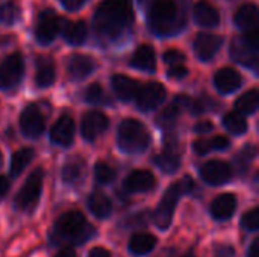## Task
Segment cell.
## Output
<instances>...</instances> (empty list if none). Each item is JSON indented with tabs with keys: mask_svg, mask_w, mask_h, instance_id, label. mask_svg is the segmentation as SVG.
Listing matches in <instances>:
<instances>
[{
	"mask_svg": "<svg viewBox=\"0 0 259 257\" xmlns=\"http://www.w3.org/2000/svg\"><path fill=\"white\" fill-rule=\"evenodd\" d=\"M132 0H103L94 14V32L102 39L118 38L132 23Z\"/></svg>",
	"mask_w": 259,
	"mask_h": 257,
	"instance_id": "cell-1",
	"label": "cell"
},
{
	"mask_svg": "<svg viewBox=\"0 0 259 257\" xmlns=\"http://www.w3.org/2000/svg\"><path fill=\"white\" fill-rule=\"evenodd\" d=\"M93 236L94 227L77 211H70L61 215L52 230V239L56 244L82 245Z\"/></svg>",
	"mask_w": 259,
	"mask_h": 257,
	"instance_id": "cell-2",
	"label": "cell"
},
{
	"mask_svg": "<svg viewBox=\"0 0 259 257\" xmlns=\"http://www.w3.org/2000/svg\"><path fill=\"white\" fill-rule=\"evenodd\" d=\"M179 5L175 0H153L147 9L149 27L158 35L176 33Z\"/></svg>",
	"mask_w": 259,
	"mask_h": 257,
	"instance_id": "cell-3",
	"label": "cell"
},
{
	"mask_svg": "<svg viewBox=\"0 0 259 257\" xmlns=\"http://www.w3.org/2000/svg\"><path fill=\"white\" fill-rule=\"evenodd\" d=\"M117 142L121 151L138 155L149 147L150 135L141 121L129 118L120 123L117 132Z\"/></svg>",
	"mask_w": 259,
	"mask_h": 257,
	"instance_id": "cell-4",
	"label": "cell"
},
{
	"mask_svg": "<svg viewBox=\"0 0 259 257\" xmlns=\"http://www.w3.org/2000/svg\"><path fill=\"white\" fill-rule=\"evenodd\" d=\"M259 32L258 29L249 30L244 35L234 39L231 45V55L235 61L250 68L258 67Z\"/></svg>",
	"mask_w": 259,
	"mask_h": 257,
	"instance_id": "cell-5",
	"label": "cell"
},
{
	"mask_svg": "<svg viewBox=\"0 0 259 257\" xmlns=\"http://www.w3.org/2000/svg\"><path fill=\"white\" fill-rule=\"evenodd\" d=\"M42 180H44V171L41 168H36L32 171V174L26 179L24 185L18 191L15 197V208L20 211H32L41 195L42 191Z\"/></svg>",
	"mask_w": 259,
	"mask_h": 257,
	"instance_id": "cell-6",
	"label": "cell"
},
{
	"mask_svg": "<svg viewBox=\"0 0 259 257\" xmlns=\"http://www.w3.org/2000/svg\"><path fill=\"white\" fill-rule=\"evenodd\" d=\"M181 195H185L179 182L173 183L164 194L162 200L159 201L156 211H155V224L165 230L170 227L171 224V220H173V215H175V209H176V204L181 198Z\"/></svg>",
	"mask_w": 259,
	"mask_h": 257,
	"instance_id": "cell-7",
	"label": "cell"
},
{
	"mask_svg": "<svg viewBox=\"0 0 259 257\" xmlns=\"http://www.w3.org/2000/svg\"><path fill=\"white\" fill-rule=\"evenodd\" d=\"M24 74V61L21 53H12L0 62V89L15 86Z\"/></svg>",
	"mask_w": 259,
	"mask_h": 257,
	"instance_id": "cell-8",
	"label": "cell"
},
{
	"mask_svg": "<svg viewBox=\"0 0 259 257\" xmlns=\"http://www.w3.org/2000/svg\"><path fill=\"white\" fill-rule=\"evenodd\" d=\"M61 27V18L58 17V14L52 9H46L39 14L38 21H36V27H35V38L39 44L47 45L50 44Z\"/></svg>",
	"mask_w": 259,
	"mask_h": 257,
	"instance_id": "cell-9",
	"label": "cell"
},
{
	"mask_svg": "<svg viewBox=\"0 0 259 257\" xmlns=\"http://www.w3.org/2000/svg\"><path fill=\"white\" fill-rule=\"evenodd\" d=\"M165 95H167V91L161 83L150 82L140 88V91L135 97L137 106L143 112H150V111L156 109L159 105H162V101L165 100Z\"/></svg>",
	"mask_w": 259,
	"mask_h": 257,
	"instance_id": "cell-10",
	"label": "cell"
},
{
	"mask_svg": "<svg viewBox=\"0 0 259 257\" xmlns=\"http://www.w3.org/2000/svg\"><path fill=\"white\" fill-rule=\"evenodd\" d=\"M200 176L208 185L222 186V185H226L232 179L234 170L229 164L223 161H209L202 165Z\"/></svg>",
	"mask_w": 259,
	"mask_h": 257,
	"instance_id": "cell-11",
	"label": "cell"
},
{
	"mask_svg": "<svg viewBox=\"0 0 259 257\" xmlns=\"http://www.w3.org/2000/svg\"><path fill=\"white\" fill-rule=\"evenodd\" d=\"M46 127V120L41 114V111L35 106L30 105L27 106L21 115H20V129L24 136L27 138H38Z\"/></svg>",
	"mask_w": 259,
	"mask_h": 257,
	"instance_id": "cell-12",
	"label": "cell"
},
{
	"mask_svg": "<svg viewBox=\"0 0 259 257\" xmlns=\"http://www.w3.org/2000/svg\"><path fill=\"white\" fill-rule=\"evenodd\" d=\"M109 126V120L103 112L91 111L82 120V136L87 141L97 139Z\"/></svg>",
	"mask_w": 259,
	"mask_h": 257,
	"instance_id": "cell-13",
	"label": "cell"
},
{
	"mask_svg": "<svg viewBox=\"0 0 259 257\" xmlns=\"http://www.w3.org/2000/svg\"><path fill=\"white\" fill-rule=\"evenodd\" d=\"M223 44V38L214 33H199L194 39V52L200 61H211Z\"/></svg>",
	"mask_w": 259,
	"mask_h": 257,
	"instance_id": "cell-14",
	"label": "cell"
},
{
	"mask_svg": "<svg viewBox=\"0 0 259 257\" xmlns=\"http://www.w3.org/2000/svg\"><path fill=\"white\" fill-rule=\"evenodd\" d=\"M155 176L147 170H135L132 171L123 182V188L127 192H147L155 188Z\"/></svg>",
	"mask_w": 259,
	"mask_h": 257,
	"instance_id": "cell-15",
	"label": "cell"
},
{
	"mask_svg": "<svg viewBox=\"0 0 259 257\" xmlns=\"http://www.w3.org/2000/svg\"><path fill=\"white\" fill-rule=\"evenodd\" d=\"M237 197L234 194H222L215 197L209 206L211 215L217 221H228L237 211Z\"/></svg>",
	"mask_w": 259,
	"mask_h": 257,
	"instance_id": "cell-16",
	"label": "cell"
},
{
	"mask_svg": "<svg viewBox=\"0 0 259 257\" xmlns=\"http://www.w3.org/2000/svg\"><path fill=\"white\" fill-rule=\"evenodd\" d=\"M74 138V121L68 115H62L50 130V139L56 145L67 147Z\"/></svg>",
	"mask_w": 259,
	"mask_h": 257,
	"instance_id": "cell-17",
	"label": "cell"
},
{
	"mask_svg": "<svg viewBox=\"0 0 259 257\" xmlns=\"http://www.w3.org/2000/svg\"><path fill=\"white\" fill-rule=\"evenodd\" d=\"M241 83H243L241 74L237 70L229 68V67L219 70L214 76V85L222 94L235 92L241 86Z\"/></svg>",
	"mask_w": 259,
	"mask_h": 257,
	"instance_id": "cell-18",
	"label": "cell"
},
{
	"mask_svg": "<svg viewBox=\"0 0 259 257\" xmlns=\"http://www.w3.org/2000/svg\"><path fill=\"white\" fill-rule=\"evenodd\" d=\"M111 86L115 92V95L121 100V101H131L137 97L141 85L123 74H114L111 77Z\"/></svg>",
	"mask_w": 259,
	"mask_h": 257,
	"instance_id": "cell-19",
	"label": "cell"
},
{
	"mask_svg": "<svg viewBox=\"0 0 259 257\" xmlns=\"http://www.w3.org/2000/svg\"><path fill=\"white\" fill-rule=\"evenodd\" d=\"M96 70V62L93 58L85 55H73L67 62V71L73 80H82L93 74Z\"/></svg>",
	"mask_w": 259,
	"mask_h": 257,
	"instance_id": "cell-20",
	"label": "cell"
},
{
	"mask_svg": "<svg viewBox=\"0 0 259 257\" xmlns=\"http://www.w3.org/2000/svg\"><path fill=\"white\" fill-rule=\"evenodd\" d=\"M56 79V68L55 62L49 56H38L36 58V71H35V83L39 88H49L53 85Z\"/></svg>",
	"mask_w": 259,
	"mask_h": 257,
	"instance_id": "cell-21",
	"label": "cell"
},
{
	"mask_svg": "<svg viewBox=\"0 0 259 257\" xmlns=\"http://www.w3.org/2000/svg\"><path fill=\"white\" fill-rule=\"evenodd\" d=\"M131 65L134 68L153 73L156 68V55H155L153 47L147 44H143L141 47H138L131 58Z\"/></svg>",
	"mask_w": 259,
	"mask_h": 257,
	"instance_id": "cell-22",
	"label": "cell"
},
{
	"mask_svg": "<svg viewBox=\"0 0 259 257\" xmlns=\"http://www.w3.org/2000/svg\"><path fill=\"white\" fill-rule=\"evenodd\" d=\"M194 20L203 27H215L220 23V14L209 2L202 0L194 6Z\"/></svg>",
	"mask_w": 259,
	"mask_h": 257,
	"instance_id": "cell-23",
	"label": "cell"
},
{
	"mask_svg": "<svg viewBox=\"0 0 259 257\" xmlns=\"http://www.w3.org/2000/svg\"><path fill=\"white\" fill-rule=\"evenodd\" d=\"M234 21L240 29L247 32L258 29V8L253 3L240 6V9L234 15Z\"/></svg>",
	"mask_w": 259,
	"mask_h": 257,
	"instance_id": "cell-24",
	"label": "cell"
},
{
	"mask_svg": "<svg viewBox=\"0 0 259 257\" xmlns=\"http://www.w3.org/2000/svg\"><path fill=\"white\" fill-rule=\"evenodd\" d=\"M87 204H88V209L91 211V214L97 218H108L112 212L111 200L102 192H93L88 197Z\"/></svg>",
	"mask_w": 259,
	"mask_h": 257,
	"instance_id": "cell-25",
	"label": "cell"
},
{
	"mask_svg": "<svg viewBox=\"0 0 259 257\" xmlns=\"http://www.w3.org/2000/svg\"><path fill=\"white\" fill-rule=\"evenodd\" d=\"M156 245V238L149 233H137L129 241V250L135 256L149 254Z\"/></svg>",
	"mask_w": 259,
	"mask_h": 257,
	"instance_id": "cell-26",
	"label": "cell"
},
{
	"mask_svg": "<svg viewBox=\"0 0 259 257\" xmlns=\"http://www.w3.org/2000/svg\"><path fill=\"white\" fill-rule=\"evenodd\" d=\"M231 145L226 136H214L211 139H197L193 144V148L197 155H208L211 151H223Z\"/></svg>",
	"mask_w": 259,
	"mask_h": 257,
	"instance_id": "cell-27",
	"label": "cell"
},
{
	"mask_svg": "<svg viewBox=\"0 0 259 257\" xmlns=\"http://www.w3.org/2000/svg\"><path fill=\"white\" fill-rule=\"evenodd\" d=\"M88 36V27L85 21H74V23H65L64 26V38L71 45H80L85 42Z\"/></svg>",
	"mask_w": 259,
	"mask_h": 257,
	"instance_id": "cell-28",
	"label": "cell"
},
{
	"mask_svg": "<svg viewBox=\"0 0 259 257\" xmlns=\"http://www.w3.org/2000/svg\"><path fill=\"white\" fill-rule=\"evenodd\" d=\"M259 105V95L256 89H250L235 101V111L240 115H252L256 112Z\"/></svg>",
	"mask_w": 259,
	"mask_h": 257,
	"instance_id": "cell-29",
	"label": "cell"
},
{
	"mask_svg": "<svg viewBox=\"0 0 259 257\" xmlns=\"http://www.w3.org/2000/svg\"><path fill=\"white\" fill-rule=\"evenodd\" d=\"M35 151L29 147L20 148L12 155L11 159V174L12 176H18L24 171V168L30 164V161L33 159Z\"/></svg>",
	"mask_w": 259,
	"mask_h": 257,
	"instance_id": "cell-30",
	"label": "cell"
},
{
	"mask_svg": "<svg viewBox=\"0 0 259 257\" xmlns=\"http://www.w3.org/2000/svg\"><path fill=\"white\" fill-rule=\"evenodd\" d=\"M153 161H155V165L159 170H162L164 173H167V174L176 173L179 170V167H181V158H179V155L175 153V151H171V150L155 156Z\"/></svg>",
	"mask_w": 259,
	"mask_h": 257,
	"instance_id": "cell-31",
	"label": "cell"
},
{
	"mask_svg": "<svg viewBox=\"0 0 259 257\" xmlns=\"http://www.w3.org/2000/svg\"><path fill=\"white\" fill-rule=\"evenodd\" d=\"M83 171H85L83 162L80 159H71L62 167V180L68 185H73L82 179Z\"/></svg>",
	"mask_w": 259,
	"mask_h": 257,
	"instance_id": "cell-32",
	"label": "cell"
},
{
	"mask_svg": "<svg viewBox=\"0 0 259 257\" xmlns=\"http://www.w3.org/2000/svg\"><path fill=\"white\" fill-rule=\"evenodd\" d=\"M182 109L173 101L171 105H168L158 117H156V123L158 126H161L162 129H170L176 124V120L178 117L181 115Z\"/></svg>",
	"mask_w": 259,
	"mask_h": 257,
	"instance_id": "cell-33",
	"label": "cell"
},
{
	"mask_svg": "<svg viewBox=\"0 0 259 257\" xmlns=\"http://www.w3.org/2000/svg\"><path fill=\"white\" fill-rule=\"evenodd\" d=\"M223 124H225V127H226L231 133H234V135H243V133H246L247 129H249L246 120H244L240 114H237V112H229V114H226L225 118H223Z\"/></svg>",
	"mask_w": 259,
	"mask_h": 257,
	"instance_id": "cell-34",
	"label": "cell"
},
{
	"mask_svg": "<svg viewBox=\"0 0 259 257\" xmlns=\"http://www.w3.org/2000/svg\"><path fill=\"white\" fill-rule=\"evenodd\" d=\"M115 170L105 162H97L94 167V177L100 185H109L115 180Z\"/></svg>",
	"mask_w": 259,
	"mask_h": 257,
	"instance_id": "cell-35",
	"label": "cell"
},
{
	"mask_svg": "<svg viewBox=\"0 0 259 257\" xmlns=\"http://www.w3.org/2000/svg\"><path fill=\"white\" fill-rule=\"evenodd\" d=\"M255 156H256V148H255L253 145H246V147L238 153V156H237V159H235L237 170H238L240 173L247 171V168H249V165L252 164V161L255 159Z\"/></svg>",
	"mask_w": 259,
	"mask_h": 257,
	"instance_id": "cell-36",
	"label": "cell"
},
{
	"mask_svg": "<svg viewBox=\"0 0 259 257\" xmlns=\"http://www.w3.org/2000/svg\"><path fill=\"white\" fill-rule=\"evenodd\" d=\"M20 15L18 6L12 2L0 5V24H14Z\"/></svg>",
	"mask_w": 259,
	"mask_h": 257,
	"instance_id": "cell-37",
	"label": "cell"
},
{
	"mask_svg": "<svg viewBox=\"0 0 259 257\" xmlns=\"http://www.w3.org/2000/svg\"><path fill=\"white\" fill-rule=\"evenodd\" d=\"M83 100L91 105H102V103H106V95H105L103 88L99 83H93L85 89Z\"/></svg>",
	"mask_w": 259,
	"mask_h": 257,
	"instance_id": "cell-38",
	"label": "cell"
},
{
	"mask_svg": "<svg viewBox=\"0 0 259 257\" xmlns=\"http://www.w3.org/2000/svg\"><path fill=\"white\" fill-rule=\"evenodd\" d=\"M241 226L247 232H258L259 230V209L253 208L246 212L241 218Z\"/></svg>",
	"mask_w": 259,
	"mask_h": 257,
	"instance_id": "cell-39",
	"label": "cell"
},
{
	"mask_svg": "<svg viewBox=\"0 0 259 257\" xmlns=\"http://www.w3.org/2000/svg\"><path fill=\"white\" fill-rule=\"evenodd\" d=\"M190 109H191L193 115H200V114L209 112L212 109V101L209 98H197V100L191 101Z\"/></svg>",
	"mask_w": 259,
	"mask_h": 257,
	"instance_id": "cell-40",
	"label": "cell"
},
{
	"mask_svg": "<svg viewBox=\"0 0 259 257\" xmlns=\"http://www.w3.org/2000/svg\"><path fill=\"white\" fill-rule=\"evenodd\" d=\"M164 61H165L168 65H171V67H175V65H182V62L185 61V56H184L182 52L171 48V50H167V52L164 53Z\"/></svg>",
	"mask_w": 259,
	"mask_h": 257,
	"instance_id": "cell-41",
	"label": "cell"
},
{
	"mask_svg": "<svg viewBox=\"0 0 259 257\" xmlns=\"http://www.w3.org/2000/svg\"><path fill=\"white\" fill-rule=\"evenodd\" d=\"M188 76V70L184 65H175L168 70V77L170 79H176V80H182L184 77Z\"/></svg>",
	"mask_w": 259,
	"mask_h": 257,
	"instance_id": "cell-42",
	"label": "cell"
},
{
	"mask_svg": "<svg viewBox=\"0 0 259 257\" xmlns=\"http://www.w3.org/2000/svg\"><path fill=\"white\" fill-rule=\"evenodd\" d=\"M212 129H214V124H212L211 121H199V123L194 126V132H197V133H202V135H205V133H209Z\"/></svg>",
	"mask_w": 259,
	"mask_h": 257,
	"instance_id": "cell-43",
	"label": "cell"
},
{
	"mask_svg": "<svg viewBox=\"0 0 259 257\" xmlns=\"http://www.w3.org/2000/svg\"><path fill=\"white\" fill-rule=\"evenodd\" d=\"M215 257H235V250L231 245H220L215 250Z\"/></svg>",
	"mask_w": 259,
	"mask_h": 257,
	"instance_id": "cell-44",
	"label": "cell"
},
{
	"mask_svg": "<svg viewBox=\"0 0 259 257\" xmlns=\"http://www.w3.org/2000/svg\"><path fill=\"white\" fill-rule=\"evenodd\" d=\"M88 0H62V5L68 9V11H76L80 9Z\"/></svg>",
	"mask_w": 259,
	"mask_h": 257,
	"instance_id": "cell-45",
	"label": "cell"
},
{
	"mask_svg": "<svg viewBox=\"0 0 259 257\" xmlns=\"http://www.w3.org/2000/svg\"><path fill=\"white\" fill-rule=\"evenodd\" d=\"M88 257H111V253L106 250V248H102V247H96L93 250H90Z\"/></svg>",
	"mask_w": 259,
	"mask_h": 257,
	"instance_id": "cell-46",
	"label": "cell"
},
{
	"mask_svg": "<svg viewBox=\"0 0 259 257\" xmlns=\"http://www.w3.org/2000/svg\"><path fill=\"white\" fill-rule=\"evenodd\" d=\"M9 180L5 177V176H0V198H3L6 194H8V191H9Z\"/></svg>",
	"mask_w": 259,
	"mask_h": 257,
	"instance_id": "cell-47",
	"label": "cell"
},
{
	"mask_svg": "<svg viewBox=\"0 0 259 257\" xmlns=\"http://www.w3.org/2000/svg\"><path fill=\"white\" fill-rule=\"evenodd\" d=\"M247 257H259V239H255L249 250H247Z\"/></svg>",
	"mask_w": 259,
	"mask_h": 257,
	"instance_id": "cell-48",
	"label": "cell"
},
{
	"mask_svg": "<svg viewBox=\"0 0 259 257\" xmlns=\"http://www.w3.org/2000/svg\"><path fill=\"white\" fill-rule=\"evenodd\" d=\"M55 257H77L76 256V253L73 251V250H70V248H65V250H62V251H59L58 254Z\"/></svg>",
	"mask_w": 259,
	"mask_h": 257,
	"instance_id": "cell-49",
	"label": "cell"
},
{
	"mask_svg": "<svg viewBox=\"0 0 259 257\" xmlns=\"http://www.w3.org/2000/svg\"><path fill=\"white\" fill-rule=\"evenodd\" d=\"M175 256V251L173 250H165L162 254H161V257H173Z\"/></svg>",
	"mask_w": 259,
	"mask_h": 257,
	"instance_id": "cell-50",
	"label": "cell"
},
{
	"mask_svg": "<svg viewBox=\"0 0 259 257\" xmlns=\"http://www.w3.org/2000/svg\"><path fill=\"white\" fill-rule=\"evenodd\" d=\"M184 257H196V256H194L193 253H188V254H185V256H184Z\"/></svg>",
	"mask_w": 259,
	"mask_h": 257,
	"instance_id": "cell-51",
	"label": "cell"
},
{
	"mask_svg": "<svg viewBox=\"0 0 259 257\" xmlns=\"http://www.w3.org/2000/svg\"><path fill=\"white\" fill-rule=\"evenodd\" d=\"M0 162H2V153H0Z\"/></svg>",
	"mask_w": 259,
	"mask_h": 257,
	"instance_id": "cell-52",
	"label": "cell"
}]
</instances>
